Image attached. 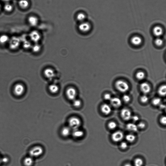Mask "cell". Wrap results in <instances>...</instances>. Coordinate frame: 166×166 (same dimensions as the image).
I'll return each instance as SVG.
<instances>
[{
    "mask_svg": "<svg viewBox=\"0 0 166 166\" xmlns=\"http://www.w3.org/2000/svg\"><path fill=\"white\" fill-rule=\"evenodd\" d=\"M149 98L148 97L145 95L142 96L140 98V101L142 103H146L148 101Z\"/></svg>",
    "mask_w": 166,
    "mask_h": 166,
    "instance_id": "d590c367",
    "label": "cell"
},
{
    "mask_svg": "<svg viewBox=\"0 0 166 166\" xmlns=\"http://www.w3.org/2000/svg\"><path fill=\"white\" fill-rule=\"evenodd\" d=\"M101 112L104 115H108L112 112V108L111 106L108 104H105L102 105L101 106Z\"/></svg>",
    "mask_w": 166,
    "mask_h": 166,
    "instance_id": "30bf717a",
    "label": "cell"
},
{
    "mask_svg": "<svg viewBox=\"0 0 166 166\" xmlns=\"http://www.w3.org/2000/svg\"><path fill=\"white\" fill-rule=\"evenodd\" d=\"M44 150L41 146L37 145L32 147L29 150V155L34 158L39 157L43 155Z\"/></svg>",
    "mask_w": 166,
    "mask_h": 166,
    "instance_id": "7a4b0ae2",
    "label": "cell"
},
{
    "mask_svg": "<svg viewBox=\"0 0 166 166\" xmlns=\"http://www.w3.org/2000/svg\"><path fill=\"white\" fill-rule=\"evenodd\" d=\"M160 109L162 110L164 109V108H165V105L164 104H161L159 105Z\"/></svg>",
    "mask_w": 166,
    "mask_h": 166,
    "instance_id": "ee69618b",
    "label": "cell"
},
{
    "mask_svg": "<svg viewBox=\"0 0 166 166\" xmlns=\"http://www.w3.org/2000/svg\"><path fill=\"white\" fill-rule=\"evenodd\" d=\"M72 130L68 126H64L60 130V133L63 137L67 138L71 135Z\"/></svg>",
    "mask_w": 166,
    "mask_h": 166,
    "instance_id": "52a82bcc",
    "label": "cell"
},
{
    "mask_svg": "<svg viewBox=\"0 0 166 166\" xmlns=\"http://www.w3.org/2000/svg\"><path fill=\"white\" fill-rule=\"evenodd\" d=\"M137 126L138 128L140 129H143L145 128V124L143 122H140L138 124Z\"/></svg>",
    "mask_w": 166,
    "mask_h": 166,
    "instance_id": "8d00e7d4",
    "label": "cell"
},
{
    "mask_svg": "<svg viewBox=\"0 0 166 166\" xmlns=\"http://www.w3.org/2000/svg\"><path fill=\"white\" fill-rule=\"evenodd\" d=\"M72 104L74 108H78L81 107L82 105V102L81 100L76 99L73 101Z\"/></svg>",
    "mask_w": 166,
    "mask_h": 166,
    "instance_id": "484cf974",
    "label": "cell"
},
{
    "mask_svg": "<svg viewBox=\"0 0 166 166\" xmlns=\"http://www.w3.org/2000/svg\"><path fill=\"white\" fill-rule=\"evenodd\" d=\"M19 4L20 7L23 9H25L29 6V3L27 0H20Z\"/></svg>",
    "mask_w": 166,
    "mask_h": 166,
    "instance_id": "d4e9b609",
    "label": "cell"
},
{
    "mask_svg": "<svg viewBox=\"0 0 166 166\" xmlns=\"http://www.w3.org/2000/svg\"><path fill=\"white\" fill-rule=\"evenodd\" d=\"M131 41L134 45L139 46L142 43V40L141 38L139 36H135L132 38Z\"/></svg>",
    "mask_w": 166,
    "mask_h": 166,
    "instance_id": "d6986e66",
    "label": "cell"
},
{
    "mask_svg": "<svg viewBox=\"0 0 166 166\" xmlns=\"http://www.w3.org/2000/svg\"><path fill=\"white\" fill-rule=\"evenodd\" d=\"M9 161V159L7 157H4L1 158V163L6 164Z\"/></svg>",
    "mask_w": 166,
    "mask_h": 166,
    "instance_id": "7bdbcfd3",
    "label": "cell"
},
{
    "mask_svg": "<svg viewBox=\"0 0 166 166\" xmlns=\"http://www.w3.org/2000/svg\"><path fill=\"white\" fill-rule=\"evenodd\" d=\"M1 156H0V164H1Z\"/></svg>",
    "mask_w": 166,
    "mask_h": 166,
    "instance_id": "7dc6e473",
    "label": "cell"
},
{
    "mask_svg": "<svg viewBox=\"0 0 166 166\" xmlns=\"http://www.w3.org/2000/svg\"><path fill=\"white\" fill-rule=\"evenodd\" d=\"M4 9L7 12H11L13 9L12 5L9 4H6L4 7Z\"/></svg>",
    "mask_w": 166,
    "mask_h": 166,
    "instance_id": "d6a6232c",
    "label": "cell"
},
{
    "mask_svg": "<svg viewBox=\"0 0 166 166\" xmlns=\"http://www.w3.org/2000/svg\"><path fill=\"white\" fill-rule=\"evenodd\" d=\"M111 105L115 108H119L121 106L122 102L121 99L117 97L112 98L110 101Z\"/></svg>",
    "mask_w": 166,
    "mask_h": 166,
    "instance_id": "8fae6325",
    "label": "cell"
},
{
    "mask_svg": "<svg viewBox=\"0 0 166 166\" xmlns=\"http://www.w3.org/2000/svg\"><path fill=\"white\" fill-rule=\"evenodd\" d=\"M115 86L117 89L122 92H125L129 90V86L128 83L123 80H119L116 81Z\"/></svg>",
    "mask_w": 166,
    "mask_h": 166,
    "instance_id": "3957f363",
    "label": "cell"
},
{
    "mask_svg": "<svg viewBox=\"0 0 166 166\" xmlns=\"http://www.w3.org/2000/svg\"><path fill=\"white\" fill-rule=\"evenodd\" d=\"M121 116L124 120L129 121L131 119L132 115L130 110L127 108H123L120 112Z\"/></svg>",
    "mask_w": 166,
    "mask_h": 166,
    "instance_id": "8992f818",
    "label": "cell"
},
{
    "mask_svg": "<svg viewBox=\"0 0 166 166\" xmlns=\"http://www.w3.org/2000/svg\"><path fill=\"white\" fill-rule=\"evenodd\" d=\"M33 50L35 52H39L40 50L41 47L39 45H35L33 48Z\"/></svg>",
    "mask_w": 166,
    "mask_h": 166,
    "instance_id": "f35d334b",
    "label": "cell"
},
{
    "mask_svg": "<svg viewBox=\"0 0 166 166\" xmlns=\"http://www.w3.org/2000/svg\"><path fill=\"white\" fill-rule=\"evenodd\" d=\"M66 95L67 99L73 101L76 99L77 91L74 87H69L66 91Z\"/></svg>",
    "mask_w": 166,
    "mask_h": 166,
    "instance_id": "277c9868",
    "label": "cell"
},
{
    "mask_svg": "<svg viewBox=\"0 0 166 166\" xmlns=\"http://www.w3.org/2000/svg\"><path fill=\"white\" fill-rule=\"evenodd\" d=\"M160 123L163 125H165L166 123V118L165 116H162L160 119Z\"/></svg>",
    "mask_w": 166,
    "mask_h": 166,
    "instance_id": "ab89813d",
    "label": "cell"
},
{
    "mask_svg": "<svg viewBox=\"0 0 166 166\" xmlns=\"http://www.w3.org/2000/svg\"><path fill=\"white\" fill-rule=\"evenodd\" d=\"M131 119L133 120L134 122H137L139 121L140 118L137 115H134V116H132Z\"/></svg>",
    "mask_w": 166,
    "mask_h": 166,
    "instance_id": "b9f144b4",
    "label": "cell"
},
{
    "mask_svg": "<svg viewBox=\"0 0 166 166\" xmlns=\"http://www.w3.org/2000/svg\"><path fill=\"white\" fill-rule=\"evenodd\" d=\"M124 137L123 132L120 130H118L114 132L111 135V139L113 141L116 143L121 141Z\"/></svg>",
    "mask_w": 166,
    "mask_h": 166,
    "instance_id": "5b68a950",
    "label": "cell"
},
{
    "mask_svg": "<svg viewBox=\"0 0 166 166\" xmlns=\"http://www.w3.org/2000/svg\"><path fill=\"white\" fill-rule=\"evenodd\" d=\"M1 5H0V9H1Z\"/></svg>",
    "mask_w": 166,
    "mask_h": 166,
    "instance_id": "c3c4849f",
    "label": "cell"
},
{
    "mask_svg": "<svg viewBox=\"0 0 166 166\" xmlns=\"http://www.w3.org/2000/svg\"><path fill=\"white\" fill-rule=\"evenodd\" d=\"M153 33L154 36L159 37L163 35V30L162 27L159 26L154 27L153 29Z\"/></svg>",
    "mask_w": 166,
    "mask_h": 166,
    "instance_id": "e0dca14e",
    "label": "cell"
},
{
    "mask_svg": "<svg viewBox=\"0 0 166 166\" xmlns=\"http://www.w3.org/2000/svg\"><path fill=\"white\" fill-rule=\"evenodd\" d=\"M38 22V18L34 16H31L29 17L28 22L32 26H35L37 25Z\"/></svg>",
    "mask_w": 166,
    "mask_h": 166,
    "instance_id": "44dd1931",
    "label": "cell"
},
{
    "mask_svg": "<svg viewBox=\"0 0 166 166\" xmlns=\"http://www.w3.org/2000/svg\"><path fill=\"white\" fill-rule=\"evenodd\" d=\"M123 100L126 103L128 102L130 100V97L128 95H124L123 97Z\"/></svg>",
    "mask_w": 166,
    "mask_h": 166,
    "instance_id": "74e56055",
    "label": "cell"
},
{
    "mask_svg": "<svg viewBox=\"0 0 166 166\" xmlns=\"http://www.w3.org/2000/svg\"><path fill=\"white\" fill-rule=\"evenodd\" d=\"M8 37L6 35H3L0 37V42L1 43H5L8 41Z\"/></svg>",
    "mask_w": 166,
    "mask_h": 166,
    "instance_id": "1f68e13d",
    "label": "cell"
},
{
    "mask_svg": "<svg viewBox=\"0 0 166 166\" xmlns=\"http://www.w3.org/2000/svg\"><path fill=\"white\" fill-rule=\"evenodd\" d=\"M86 18V16L84 13H79L77 17V19L80 22H83L85 20Z\"/></svg>",
    "mask_w": 166,
    "mask_h": 166,
    "instance_id": "f546056e",
    "label": "cell"
},
{
    "mask_svg": "<svg viewBox=\"0 0 166 166\" xmlns=\"http://www.w3.org/2000/svg\"><path fill=\"white\" fill-rule=\"evenodd\" d=\"M19 43V40L18 38L14 37L12 38L11 41V46L13 48L17 47Z\"/></svg>",
    "mask_w": 166,
    "mask_h": 166,
    "instance_id": "7402d4cb",
    "label": "cell"
},
{
    "mask_svg": "<svg viewBox=\"0 0 166 166\" xmlns=\"http://www.w3.org/2000/svg\"><path fill=\"white\" fill-rule=\"evenodd\" d=\"M124 166H132L131 164H129V163H127L125 164Z\"/></svg>",
    "mask_w": 166,
    "mask_h": 166,
    "instance_id": "f6af8a7d",
    "label": "cell"
},
{
    "mask_svg": "<svg viewBox=\"0 0 166 166\" xmlns=\"http://www.w3.org/2000/svg\"><path fill=\"white\" fill-rule=\"evenodd\" d=\"M145 77V74L143 71H140L136 74V77L138 80H141L144 79Z\"/></svg>",
    "mask_w": 166,
    "mask_h": 166,
    "instance_id": "4316f807",
    "label": "cell"
},
{
    "mask_svg": "<svg viewBox=\"0 0 166 166\" xmlns=\"http://www.w3.org/2000/svg\"><path fill=\"white\" fill-rule=\"evenodd\" d=\"M166 92V86L165 85H162L159 88L158 93L159 95L162 96H165Z\"/></svg>",
    "mask_w": 166,
    "mask_h": 166,
    "instance_id": "cb8c5ba5",
    "label": "cell"
},
{
    "mask_svg": "<svg viewBox=\"0 0 166 166\" xmlns=\"http://www.w3.org/2000/svg\"><path fill=\"white\" fill-rule=\"evenodd\" d=\"M104 99L106 100L109 101H110L112 98L111 96L109 94H105L104 95Z\"/></svg>",
    "mask_w": 166,
    "mask_h": 166,
    "instance_id": "60d3db41",
    "label": "cell"
},
{
    "mask_svg": "<svg viewBox=\"0 0 166 166\" xmlns=\"http://www.w3.org/2000/svg\"><path fill=\"white\" fill-rule=\"evenodd\" d=\"M2 1H5V2H8V1H10V0H2Z\"/></svg>",
    "mask_w": 166,
    "mask_h": 166,
    "instance_id": "bcb514c9",
    "label": "cell"
},
{
    "mask_svg": "<svg viewBox=\"0 0 166 166\" xmlns=\"http://www.w3.org/2000/svg\"><path fill=\"white\" fill-rule=\"evenodd\" d=\"M155 43L156 45L157 46H161L163 44V41L162 39L160 38H157V39H156L155 41Z\"/></svg>",
    "mask_w": 166,
    "mask_h": 166,
    "instance_id": "836d02e7",
    "label": "cell"
},
{
    "mask_svg": "<svg viewBox=\"0 0 166 166\" xmlns=\"http://www.w3.org/2000/svg\"><path fill=\"white\" fill-rule=\"evenodd\" d=\"M30 36L32 41L36 43L40 40L41 38L40 34L36 31H33L31 32Z\"/></svg>",
    "mask_w": 166,
    "mask_h": 166,
    "instance_id": "7c38bea8",
    "label": "cell"
},
{
    "mask_svg": "<svg viewBox=\"0 0 166 166\" xmlns=\"http://www.w3.org/2000/svg\"><path fill=\"white\" fill-rule=\"evenodd\" d=\"M91 27L90 25L87 22H82L79 26V30L83 33H86L89 31Z\"/></svg>",
    "mask_w": 166,
    "mask_h": 166,
    "instance_id": "9c48e42d",
    "label": "cell"
},
{
    "mask_svg": "<svg viewBox=\"0 0 166 166\" xmlns=\"http://www.w3.org/2000/svg\"><path fill=\"white\" fill-rule=\"evenodd\" d=\"M71 135L73 137L76 139L82 138L84 135V132L80 128L72 130Z\"/></svg>",
    "mask_w": 166,
    "mask_h": 166,
    "instance_id": "ba28073f",
    "label": "cell"
},
{
    "mask_svg": "<svg viewBox=\"0 0 166 166\" xmlns=\"http://www.w3.org/2000/svg\"><path fill=\"white\" fill-rule=\"evenodd\" d=\"M143 160L140 158H137L135 159L134 162L135 166H142L143 165Z\"/></svg>",
    "mask_w": 166,
    "mask_h": 166,
    "instance_id": "f1b7e54d",
    "label": "cell"
},
{
    "mask_svg": "<svg viewBox=\"0 0 166 166\" xmlns=\"http://www.w3.org/2000/svg\"><path fill=\"white\" fill-rule=\"evenodd\" d=\"M140 89L142 92L145 94L149 93L151 90L149 84L145 82L142 83L140 84Z\"/></svg>",
    "mask_w": 166,
    "mask_h": 166,
    "instance_id": "9a60e30c",
    "label": "cell"
},
{
    "mask_svg": "<svg viewBox=\"0 0 166 166\" xmlns=\"http://www.w3.org/2000/svg\"><path fill=\"white\" fill-rule=\"evenodd\" d=\"M126 141L129 143H132L136 140V137L135 135L132 134H129L126 135L125 137Z\"/></svg>",
    "mask_w": 166,
    "mask_h": 166,
    "instance_id": "603a6c76",
    "label": "cell"
},
{
    "mask_svg": "<svg viewBox=\"0 0 166 166\" xmlns=\"http://www.w3.org/2000/svg\"><path fill=\"white\" fill-rule=\"evenodd\" d=\"M120 147L122 150H125L128 147V143L126 142H122L120 144Z\"/></svg>",
    "mask_w": 166,
    "mask_h": 166,
    "instance_id": "e575fe53",
    "label": "cell"
},
{
    "mask_svg": "<svg viewBox=\"0 0 166 166\" xmlns=\"http://www.w3.org/2000/svg\"><path fill=\"white\" fill-rule=\"evenodd\" d=\"M44 75L46 78L48 79H52L55 76V71L52 69L48 68L45 70Z\"/></svg>",
    "mask_w": 166,
    "mask_h": 166,
    "instance_id": "4fadbf2b",
    "label": "cell"
},
{
    "mask_svg": "<svg viewBox=\"0 0 166 166\" xmlns=\"http://www.w3.org/2000/svg\"><path fill=\"white\" fill-rule=\"evenodd\" d=\"M82 122L79 118L77 116H72L68 119V126L72 130L80 128Z\"/></svg>",
    "mask_w": 166,
    "mask_h": 166,
    "instance_id": "6da1fadb",
    "label": "cell"
},
{
    "mask_svg": "<svg viewBox=\"0 0 166 166\" xmlns=\"http://www.w3.org/2000/svg\"><path fill=\"white\" fill-rule=\"evenodd\" d=\"M49 90L52 94H57L59 91V87L56 84H51L49 87Z\"/></svg>",
    "mask_w": 166,
    "mask_h": 166,
    "instance_id": "ffe728a7",
    "label": "cell"
},
{
    "mask_svg": "<svg viewBox=\"0 0 166 166\" xmlns=\"http://www.w3.org/2000/svg\"><path fill=\"white\" fill-rule=\"evenodd\" d=\"M34 162L33 158L30 156L25 158L23 160V164L25 166H32Z\"/></svg>",
    "mask_w": 166,
    "mask_h": 166,
    "instance_id": "ac0fdd59",
    "label": "cell"
},
{
    "mask_svg": "<svg viewBox=\"0 0 166 166\" xmlns=\"http://www.w3.org/2000/svg\"><path fill=\"white\" fill-rule=\"evenodd\" d=\"M126 128L128 131L132 133H136L138 129L137 125L133 123H128L126 125Z\"/></svg>",
    "mask_w": 166,
    "mask_h": 166,
    "instance_id": "2e32d148",
    "label": "cell"
},
{
    "mask_svg": "<svg viewBox=\"0 0 166 166\" xmlns=\"http://www.w3.org/2000/svg\"><path fill=\"white\" fill-rule=\"evenodd\" d=\"M152 103L154 106H159L161 104V99L159 98H155L153 100Z\"/></svg>",
    "mask_w": 166,
    "mask_h": 166,
    "instance_id": "4dcf8cb0",
    "label": "cell"
},
{
    "mask_svg": "<svg viewBox=\"0 0 166 166\" xmlns=\"http://www.w3.org/2000/svg\"><path fill=\"white\" fill-rule=\"evenodd\" d=\"M24 90V87L21 84H17L14 89L15 95L18 96L22 95L23 94Z\"/></svg>",
    "mask_w": 166,
    "mask_h": 166,
    "instance_id": "5bb4252c",
    "label": "cell"
},
{
    "mask_svg": "<svg viewBox=\"0 0 166 166\" xmlns=\"http://www.w3.org/2000/svg\"><path fill=\"white\" fill-rule=\"evenodd\" d=\"M108 126L109 129L111 130H114L116 128L117 126V124L116 122L112 121L109 122L108 124Z\"/></svg>",
    "mask_w": 166,
    "mask_h": 166,
    "instance_id": "83f0119b",
    "label": "cell"
}]
</instances>
